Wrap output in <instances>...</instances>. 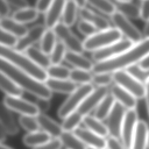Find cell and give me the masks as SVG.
Returning a JSON list of instances; mask_svg holds the SVG:
<instances>
[{"label":"cell","mask_w":149,"mask_h":149,"mask_svg":"<svg viewBox=\"0 0 149 149\" xmlns=\"http://www.w3.org/2000/svg\"><path fill=\"white\" fill-rule=\"evenodd\" d=\"M48 78L54 79H69L71 69L67 66L59 65H51L45 69Z\"/></svg>","instance_id":"obj_37"},{"label":"cell","mask_w":149,"mask_h":149,"mask_svg":"<svg viewBox=\"0 0 149 149\" xmlns=\"http://www.w3.org/2000/svg\"><path fill=\"white\" fill-rule=\"evenodd\" d=\"M44 25L36 24L29 29L26 34L22 38H19L18 42L14 49L24 52L27 48L34 44L40 42L44 32L46 30Z\"/></svg>","instance_id":"obj_14"},{"label":"cell","mask_w":149,"mask_h":149,"mask_svg":"<svg viewBox=\"0 0 149 149\" xmlns=\"http://www.w3.org/2000/svg\"><path fill=\"white\" fill-rule=\"evenodd\" d=\"M56 38L53 29H46L39 42L40 49L45 54L49 55L57 42Z\"/></svg>","instance_id":"obj_33"},{"label":"cell","mask_w":149,"mask_h":149,"mask_svg":"<svg viewBox=\"0 0 149 149\" xmlns=\"http://www.w3.org/2000/svg\"><path fill=\"white\" fill-rule=\"evenodd\" d=\"M112 81V73H93L92 83L97 86V87H107Z\"/></svg>","instance_id":"obj_42"},{"label":"cell","mask_w":149,"mask_h":149,"mask_svg":"<svg viewBox=\"0 0 149 149\" xmlns=\"http://www.w3.org/2000/svg\"><path fill=\"white\" fill-rule=\"evenodd\" d=\"M94 89L91 83L77 86V88L59 106L57 114L59 118L63 119L70 113L77 111L86 97Z\"/></svg>","instance_id":"obj_5"},{"label":"cell","mask_w":149,"mask_h":149,"mask_svg":"<svg viewBox=\"0 0 149 149\" xmlns=\"http://www.w3.org/2000/svg\"><path fill=\"white\" fill-rule=\"evenodd\" d=\"M86 149H96V148H93V147H88V146H87Z\"/></svg>","instance_id":"obj_57"},{"label":"cell","mask_w":149,"mask_h":149,"mask_svg":"<svg viewBox=\"0 0 149 149\" xmlns=\"http://www.w3.org/2000/svg\"><path fill=\"white\" fill-rule=\"evenodd\" d=\"M67 52L65 45L61 41H57V42L49 54V59L51 65H59L65 59V56Z\"/></svg>","instance_id":"obj_39"},{"label":"cell","mask_w":149,"mask_h":149,"mask_svg":"<svg viewBox=\"0 0 149 149\" xmlns=\"http://www.w3.org/2000/svg\"><path fill=\"white\" fill-rule=\"evenodd\" d=\"M0 129H1V130H0V141H1V144H3V142H4L6 140L7 133L1 127Z\"/></svg>","instance_id":"obj_54"},{"label":"cell","mask_w":149,"mask_h":149,"mask_svg":"<svg viewBox=\"0 0 149 149\" xmlns=\"http://www.w3.org/2000/svg\"><path fill=\"white\" fill-rule=\"evenodd\" d=\"M19 38L12 34L0 29V45L9 48H15Z\"/></svg>","instance_id":"obj_41"},{"label":"cell","mask_w":149,"mask_h":149,"mask_svg":"<svg viewBox=\"0 0 149 149\" xmlns=\"http://www.w3.org/2000/svg\"><path fill=\"white\" fill-rule=\"evenodd\" d=\"M37 120L42 131L49 134L51 137L59 138L63 131L61 125L45 113H40L36 117Z\"/></svg>","instance_id":"obj_19"},{"label":"cell","mask_w":149,"mask_h":149,"mask_svg":"<svg viewBox=\"0 0 149 149\" xmlns=\"http://www.w3.org/2000/svg\"><path fill=\"white\" fill-rule=\"evenodd\" d=\"M2 102L10 111L19 113L21 115L36 117L40 113L38 108L34 102H31L22 97L5 95Z\"/></svg>","instance_id":"obj_11"},{"label":"cell","mask_w":149,"mask_h":149,"mask_svg":"<svg viewBox=\"0 0 149 149\" xmlns=\"http://www.w3.org/2000/svg\"><path fill=\"white\" fill-rule=\"evenodd\" d=\"M139 120L136 109L126 110L120 133V140L126 149L131 148L133 139Z\"/></svg>","instance_id":"obj_9"},{"label":"cell","mask_w":149,"mask_h":149,"mask_svg":"<svg viewBox=\"0 0 149 149\" xmlns=\"http://www.w3.org/2000/svg\"><path fill=\"white\" fill-rule=\"evenodd\" d=\"M93 74L90 71L73 68L70 70L69 79L75 84H80V85L92 84Z\"/></svg>","instance_id":"obj_36"},{"label":"cell","mask_w":149,"mask_h":149,"mask_svg":"<svg viewBox=\"0 0 149 149\" xmlns=\"http://www.w3.org/2000/svg\"><path fill=\"white\" fill-rule=\"evenodd\" d=\"M143 37L144 38H149V20L146 22L143 29Z\"/></svg>","instance_id":"obj_53"},{"label":"cell","mask_w":149,"mask_h":149,"mask_svg":"<svg viewBox=\"0 0 149 149\" xmlns=\"http://www.w3.org/2000/svg\"><path fill=\"white\" fill-rule=\"evenodd\" d=\"M140 6V18L147 22L149 20V0L141 1Z\"/></svg>","instance_id":"obj_47"},{"label":"cell","mask_w":149,"mask_h":149,"mask_svg":"<svg viewBox=\"0 0 149 149\" xmlns=\"http://www.w3.org/2000/svg\"><path fill=\"white\" fill-rule=\"evenodd\" d=\"M140 69L144 72H149V53L137 64Z\"/></svg>","instance_id":"obj_51"},{"label":"cell","mask_w":149,"mask_h":149,"mask_svg":"<svg viewBox=\"0 0 149 149\" xmlns=\"http://www.w3.org/2000/svg\"><path fill=\"white\" fill-rule=\"evenodd\" d=\"M113 80L119 85L134 96L137 100L145 97V84L133 76L126 70H118L112 73Z\"/></svg>","instance_id":"obj_6"},{"label":"cell","mask_w":149,"mask_h":149,"mask_svg":"<svg viewBox=\"0 0 149 149\" xmlns=\"http://www.w3.org/2000/svg\"><path fill=\"white\" fill-rule=\"evenodd\" d=\"M115 101L122 105L126 110L136 109L137 105V99L131 93L116 84H113L109 93Z\"/></svg>","instance_id":"obj_16"},{"label":"cell","mask_w":149,"mask_h":149,"mask_svg":"<svg viewBox=\"0 0 149 149\" xmlns=\"http://www.w3.org/2000/svg\"><path fill=\"white\" fill-rule=\"evenodd\" d=\"M39 13L36 9L33 7H28L26 8L17 9L15 11L12 15V17L17 22L25 24L36 20Z\"/></svg>","instance_id":"obj_32"},{"label":"cell","mask_w":149,"mask_h":149,"mask_svg":"<svg viewBox=\"0 0 149 149\" xmlns=\"http://www.w3.org/2000/svg\"><path fill=\"white\" fill-rule=\"evenodd\" d=\"M77 13H79V7L76 1H65L62 16V22L70 27L74 23Z\"/></svg>","instance_id":"obj_30"},{"label":"cell","mask_w":149,"mask_h":149,"mask_svg":"<svg viewBox=\"0 0 149 149\" xmlns=\"http://www.w3.org/2000/svg\"><path fill=\"white\" fill-rule=\"evenodd\" d=\"M64 60L75 69L88 71H92L94 65V63L87 57L83 56L82 54L68 50H67Z\"/></svg>","instance_id":"obj_23"},{"label":"cell","mask_w":149,"mask_h":149,"mask_svg":"<svg viewBox=\"0 0 149 149\" xmlns=\"http://www.w3.org/2000/svg\"><path fill=\"white\" fill-rule=\"evenodd\" d=\"M52 139L51 136L46 132L38 130L27 133L24 136L22 140L25 146L33 148L48 142Z\"/></svg>","instance_id":"obj_28"},{"label":"cell","mask_w":149,"mask_h":149,"mask_svg":"<svg viewBox=\"0 0 149 149\" xmlns=\"http://www.w3.org/2000/svg\"><path fill=\"white\" fill-rule=\"evenodd\" d=\"M149 53V38L134 44L130 48L118 56L107 61L94 63L92 72L111 73L122 70L138 64Z\"/></svg>","instance_id":"obj_1"},{"label":"cell","mask_w":149,"mask_h":149,"mask_svg":"<svg viewBox=\"0 0 149 149\" xmlns=\"http://www.w3.org/2000/svg\"><path fill=\"white\" fill-rule=\"evenodd\" d=\"M65 0H52V3L44 14V26L47 29H53L62 17Z\"/></svg>","instance_id":"obj_17"},{"label":"cell","mask_w":149,"mask_h":149,"mask_svg":"<svg viewBox=\"0 0 149 149\" xmlns=\"http://www.w3.org/2000/svg\"><path fill=\"white\" fill-rule=\"evenodd\" d=\"M77 27L79 31L87 37L93 36L98 31L95 26L89 22L81 19L78 22Z\"/></svg>","instance_id":"obj_43"},{"label":"cell","mask_w":149,"mask_h":149,"mask_svg":"<svg viewBox=\"0 0 149 149\" xmlns=\"http://www.w3.org/2000/svg\"><path fill=\"white\" fill-rule=\"evenodd\" d=\"M73 133L86 146L96 149L107 148V139L93 133L86 127H79L73 132Z\"/></svg>","instance_id":"obj_15"},{"label":"cell","mask_w":149,"mask_h":149,"mask_svg":"<svg viewBox=\"0 0 149 149\" xmlns=\"http://www.w3.org/2000/svg\"><path fill=\"white\" fill-rule=\"evenodd\" d=\"M88 4L100 12L110 16L117 11L114 2L108 0H88Z\"/></svg>","instance_id":"obj_38"},{"label":"cell","mask_w":149,"mask_h":149,"mask_svg":"<svg viewBox=\"0 0 149 149\" xmlns=\"http://www.w3.org/2000/svg\"><path fill=\"white\" fill-rule=\"evenodd\" d=\"M0 149H12V148L3 144H1V147H0Z\"/></svg>","instance_id":"obj_56"},{"label":"cell","mask_w":149,"mask_h":149,"mask_svg":"<svg viewBox=\"0 0 149 149\" xmlns=\"http://www.w3.org/2000/svg\"><path fill=\"white\" fill-rule=\"evenodd\" d=\"M0 88L6 96L21 97L24 91L9 76L0 72Z\"/></svg>","instance_id":"obj_26"},{"label":"cell","mask_w":149,"mask_h":149,"mask_svg":"<svg viewBox=\"0 0 149 149\" xmlns=\"http://www.w3.org/2000/svg\"><path fill=\"white\" fill-rule=\"evenodd\" d=\"M0 29L12 34L18 38L24 36L29 30L24 24L9 17L0 18Z\"/></svg>","instance_id":"obj_24"},{"label":"cell","mask_w":149,"mask_h":149,"mask_svg":"<svg viewBox=\"0 0 149 149\" xmlns=\"http://www.w3.org/2000/svg\"><path fill=\"white\" fill-rule=\"evenodd\" d=\"M134 44L126 38L122 39L104 48L93 52L91 55L92 59L95 62V63L109 60L130 48Z\"/></svg>","instance_id":"obj_10"},{"label":"cell","mask_w":149,"mask_h":149,"mask_svg":"<svg viewBox=\"0 0 149 149\" xmlns=\"http://www.w3.org/2000/svg\"><path fill=\"white\" fill-rule=\"evenodd\" d=\"M76 3L79 7V9L81 8H84V7H86V5L88 4V1H86V0H78V1H76Z\"/></svg>","instance_id":"obj_55"},{"label":"cell","mask_w":149,"mask_h":149,"mask_svg":"<svg viewBox=\"0 0 149 149\" xmlns=\"http://www.w3.org/2000/svg\"><path fill=\"white\" fill-rule=\"evenodd\" d=\"M83 116L81 115L77 111H74L72 113L66 116L61 124L63 132H73L83 122Z\"/></svg>","instance_id":"obj_34"},{"label":"cell","mask_w":149,"mask_h":149,"mask_svg":"<svg viewBox=\"0 0 149 149\" xmlns=\"http://www.w3.org/2000/svg\"><path fill=\"white\" fill-rule=\"evenodd\" d=\"M115 102L112 95L108 94L95 109L94 116L101 121L107 119Z\"/></svg>","instance_id":"obj_31"},{"label":"cell","mask_w":149,"mask_h":149,"mask_svg":"<svg viewBox=\"0 0 149 149\" xmlns=\"http://www.w3.org/2000/svg\"><path fill=\"white\" fill-rule=\"evenodd\" d=\"M11 111L2 101L0 105V125L7 134L15 135L19 129Z\"/></svg>","instance_id":"obj_21"},{"label":"cell","mask_w":149,"mask_h":149,"mask_svg":"<svg viewBox=\"0 0 149 149\" xmlns=\"http://www.w3.org/2000/svg\"><path fill=\"white\" fill-rule=\"evenodd\" d=\"M144 84H145V88H146L144 98L146 99V103L147 112L149 116V77L146 79Z\"/></svg>","instance_id":"obj_52"},{"label":"cell","mask_w":149,"mask_h":149,"mask_svg":"<svg viewBox=\"0 0 149 149\" xmlns=\"http://www.w3.org/2000/svg\"><path fill=\"white\" fill-rule=\"evenodd\" d=\"M108 94V87H97L86 97L77 111L83 116L89 115Z\"/></svg>","instance_id":"obj_13"},{"label":"cell","mask_w":149,"mask_h":149,"mask_svg":"<svg viewBox=\"0 0 149 149\" xmlns=\"http://www.w3.org/2000/svg\"><path fill=\"white\" fill-rule=\"evenodd\" d=\"M110 17L115 26L114 27L117 29L122 35L126 37V39L130 41L133 44H137L144 38L137 27L128 18L119 12L116 11Z\"/></svg>","instance_id":"obj_7"},{"label":"cell","mask_w":149,"mask_h":149,"mask_svg":"<svg viewBox=\"0 0 149 149\" xmlns=\"http://www.w3.org/2000/svg\"><path fill=\"white\" fill-rule=\"evenodd\" d=\"M10 5H12L17 9H22L30 7L28 1L26 0H7Z\"/></svg>","instance_id":"obj_50"},{"label":"cell","mask_w":149,"mask_h":149,"mask_svg":"<svg viewBox=\"0 0 149 149\" xmlns=\"http://www.w3.org/2000/svg\"><path fill=\"white\" fill-rule=\"evenodd\" d=\"M106 149H107V148H106Z\"/></svg>","instance_id":"obj_58"},{"label":"cell","mask_w":149,"mask_h":149,"mask_svg":"<svg viewBox=\"0 0 149 149\" xmlns=\"http://www.w3.org/2000/svg\"><path fill=\"white\" fill-rule=\"evenodd\" d=\"M63 146L66 149H86V146L73 132H63L59 137Z\"/></svg>","instance_id":"obj_35"},{"label":"cell","mask_w":149,"mask_h":149,"mask_svg":"<svg viewBox=\"0 0 149 149\" xmlns=\"http://www.w3.org/2000/svg\"><path fill=\"white\" fill-rule=\"evenodd\" d=\"M57 38L68 48V51L82 54L84 50L83 41H81L70 29L69 27L59 22L54 29Z\"/></svg>","instance_id":"obj_8"},{"label":"cell","mask_w":149,"mask_h":149,"mask_svg":"<svg viewBox=\"0 0 149 149\" xmlns=\"http://www.w3.org/2000/svg\"><path fill=\"white\" fill-rule=\"evenodd\" d=\"M19 123L23 129L28 133H32L40 130V126L36 117L27 115H20Z\"/></svg>","instance_id":"obj_40"},{"label":"cell","mask_w":149,"mask_h":149,"mask_svg":"<svg viewBox=\"0 0 149 149\" xmlns=\"http://www.w3.org/2000/svg\"><path fill=\"white\" fill-rule=\"evenodd\" d=\"M38 108L40 113H43L49 110L51 107L49 99L43 97H36V100L34 102Z\"/></svg>","instance_id":"obj_44"},{"label":"cell","mask_w":149,"mask_h":149,"mask_svg":"<svg viewBox=\"0 0 149 149\" xmlns=\"http://www.w3.org/2000/svg\"><path fill=\"white\" fill-rule=\"evenodd\" d=\"M107 149H126L122 142L118 139L109 136L107 139Z\"/></svg>","instance_id":"obj_48"},{"label":"cell","mask_w":149,"mask_h":149,"mask_svg":"<svg viewBox=\"0 0 149 149\" xmlns=\"http://www.w3.org/2000/svg\"><path fill=\"white\" fill-rule=\"evenodd\" d=\"M63 145L59 138H52L48 142L33 149H61Z\"/></svg>","instance_id":"obj_45"},{"label":"cell","mask_w":149,"mask_h":149,"mask_svg":"<svg viewBox=\"0 0 149 149\" xmlns=\"http://www.w3.org/2000/svg\"><path fill=\"white\" fill-rule=\"evenodd\" d=\"M79 15L81 20L89 22L95 26L98 31L111 27L109 21L105 17L95 13L87 6L79 9Z\"/></svg>","instance_id":"obj_18"},{"label":"cell","mask_w":149,"mask_h":149,"mask_svg":"<svg viewBox=\"0 0 149 149\" xmlns=\"http://www.w3.org/2000/svg\"><path fill=\"white\" fill-rule=\"evenodd\" d=\"M52 0H38L35 3L34 8L40 13H45L49 8Z\"/></svg>","instance_id":"obj_46"},{"label":"cell","mask_w":149,"mask_h":149,"mask_svg":"<svg viewBox=\"0 0 149 149\" xmlns=\"http://www.w3.org/2000/svg\"><path fill=\"white\" fill-rule=\"evenodd\" d=\"M48 89L52 92L70 94L77 87L76 84L69 79H54L48 78L44 82Z\"/></svg>","instance_id":"obj_22"},{"label":"cell","mask_w":149,"mask_h":149,"mask_svg":"<svg viewBox=\"0 0 149 149\" xmlns=\"http://www.w3.org/2000/svg\"><path fill=\"white\" fill-rule=\"evenodd\" d=\"M126 109L119 103L115 102L112 109L107 118V126L109 136L120 139L122 123Z\"/></svg>","instance_id":"obj_12"},{"label":"cell","mask_w":149,"mask_h":149,"mask_svg":"<svg viewBox=\"0 0 149 149\" xmlns=\"http://www.w3.org/2000/svg\"><path fill=\"white\" fill-rule=\"evenodd\" d=\"M0 58H2L21 71L37 80L45 82L48 78L46 70L36 65L27 55L14 48L0 45Z\"/></svg>","instance_id":"obj_3"},{"label":"cell","mask_w":149,"mask_h":149,"mask_svg":"<svg viewBox=\"0 0 149 149\" xmlns=\"http://www.w3.org/2000/svg\"><path fill=\"white\" fill-rule=\"evenodd\" d=\"M24 53L36 65L45 70L51 65L49 55L45 54L40 48H37L34 46L29 47Z\"/></svg>","instance_id":"obj_29"},{"label":"cell","mask_w":149,"mask_h":149,"mask_svg":"<svg viewBox=\"0 0 149 149\" xmlns=\"http://www.w3.org/2000/svg\"><path fill=\"white\" fill-rule=\"evenodd\" d=\"M149 129L147 123L142 120H139L133 139L130 149H147Z\"/></svg>","instance_id":"obj_20"},{"label":"cell","mask_w":149,"mask_h":149,"mask_svg":"<svg viewBox=\"0 0 149 149\" xmlns=\"http://www.w3.org/2000/svg\"><path fill=\"white\" fill-rule=\"evenodd\" d=\"M0 72L10 77L23 91L36 97L50 99L52 97V92L44 82L21 71L2 58H0Z\"/></svg>","instance_id":"obj_2"},{"label":"cell","mask_w":149,"mask_h":149,"mask_svg":"<svg viewBox=\"0 0 149 149\" xmlns=\"http://www.w3.org/2000/svg\"><path fill=\"white\" fill-rule=\"evenodd\" d=\"M82 123L86 128L104 138L109 136L107 125L94 116L90 115L84 116Z\"/></svg>","instance_id":"obj_27"},{"label":"cell","mask_w":149,"mask_h":149,"mask_svg":"<svg viewBox=\"0 0 149 149\" xmlns=\"http://www.w3.org/2000/svg\"><path fill=\"white\" fill-rule=\"evenodd\" d=\"M120 32L115 27L98 31L83 41L85 51L95 52L122 39Z\"/></svg>","instance_id":"obj_4"},{"label":"cell","mask_w":149,"mask_h":149,"mask_svg":"<svg viewBox=\"0 0 149 149\" xmlns=\"http://www.w3.org/2000/svg\"><path fill=\"white\" fill-rule=\"evenodd\" d=\"M10 12V4L7 0H0V17H8Z\"/></svg>","instance_id":"obj_49"},{"label":"cell","mask_w":149,"mask_h":149,"mask_svg":"<svg viewBox=\"0 0 149 149\" xmlns=\"http://www.w3.org/2000/svg\"><path fill=\"white\" fill-rule=\"evenodd\" d=\"M116 10L127 18L137 19L140 18V6L132 1L117 0L113 1Z\"/></svg>","instance_id":"obj_25"}]
</instances>
